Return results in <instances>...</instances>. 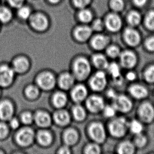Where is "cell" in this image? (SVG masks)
Wrapping results in <instances>:
<instances>
[{
	"mask_svg": "<svg viewBox=\"0 0 154 154\" xmlns=\"http://www.w3.org/2000/svg\"><path fill=\"white\" fill-rule=\"evenodd\" d=\"M35 137V133L32 128L28 126L20 127L15 131L13 142L20 147L26 148L33 144Z\"/></svg>",
	"mask_w": 154,
	"mask_h": 154,
	"instance_id": "6da1fadb",
	"label": "cell"
},
{
	"mask_svg": "<svg viewBox=\"0 0 154 154\" xmlns=\"http://www.w3.org/2000/svg\"><path fill=\"white\" fill-rule=\"evenodd\" d=\"M16 75L10 63H0V88L3 90L11 88L14 83Z\"/></svg>",
	"mask_w": 154,
	"mask_h": 154,
	"instance_id": "7a4b0ae2",
	"label": "cell"
},
{
	"mask_svg": "<svg viewBox=\"0 0 154 154\" xmlns=\"http://www.w3.org/2000/svg\"><path fill=\"white\" fill-rule=\"evenodd\" d=\"M16 105L14 101L10 97L0 99V121L8 122L15 116Z\"/></svg>",
	"mask_w": 154,
	"mask_h": 154,
	"instance_id": "3957f363",
	"label": "cell"
},
{
	"mask_svg": "<svg viewBox=\"0 0 154 154\" xmlns=\"http://www.w3.org/2000/svg\"><path fill=\"white\" fill-rule=\"evenodd\" d=\"M73 68L74 76L79 80L86 79L91 71L90 63L84 57L76 59L74 63Z\"/></svg>",
	"mask_w": 154,
	"mask_h": 154,
	"instance_id": "277c9868",
	"label": "cell"
},
{
	"mask_svg": "<svg viewBox=\"0 0 154 154\" xmlns=\"http://www.w3.org/2000/svg\"><path fill=\"white\" fill-rule=\"evenodd\" d=\"M17 75L26 73L30 66V62L27 57L22 55L14 56L10 63Z\"/></svg>",
	"mask_w": 154,
	"mask_h": 154,
	"instance_id": "5b68a950",
	"label": "cell"
},
{
	"mask_svg": "<svg viewBox=\"0 0 154 154\" xmlns=\"http://www.w3.org/2000/svg\"><path fill=\"white\" fill-rule=\"evenodd\" d=\"M129 124L124 118H117L112 121L109 125L110 134L115 137H121L125 135Z\"/></svg>",
	"mask_w": 154,
	"mask_h": 154,
	"instance_id": "8992f818",
	"label": "cell"
},
{
	"mask_svg": "<svg viewBox=\"0 0 154 154\" xmlns=\"http://www.w3.org/2000/svg\"><path fill=\"white\" fill-rule=\"evenodd\" d=\"M89 133L95 142L101 143L106 139V131L104 126L100 123H94L90 126Z\"/></svg>",
	"mask_w": 154,
	"mask_h": 154,
	"instance_id": "52a82bcc",
	"label": "cell"
},
{
	"mask_svg": "<svg viewBox=\"0 0 154 154\" xmlns=\"http://www.w3.org/2000/svg\"><path fill=\"white\" fill-rule=\"evenodd\" d=\"M36 82L38 86L43 90H50L54 88L56 80L52 73L44 72L38 76Z\"/></svg>",
	"mask_w": 154,
	"mask_h": 154,
	"instance_id": "ba28073f",
	"label": "cell"
},
{
	"mask_svg": "<svg viewBox=\"0 0 154 154\" xmlns=\"http://www.w3.org/2000/svg\"><path fill=\"white\" fill-rule=\"evenodd\" d=\"M112 100V105L116 111L127 112L131 109L133 105L131 100L125 95H116Z\"/></svg>",
	"mask_w": 154,
	"mask_h": 154,
	"instance_id": "9c48e42d",
	"label": "cell"
},
{
	"mask_svg": "<svg viewBox=\"0 0 154 154\" xmlns=\"http://www.w3.org/2000/svg\"><path fill=\"white\" fill-rule=\"evenodd\" d=\"M15 19L14 10L3 2L0 4V23L2 25H9Z\"/></svg>",
	"mask_w": 154,
	"mask_h": 154,
	"instance_id": "30bf717a",
	"label": "cell"
},
{
	"mask_svg": "<svg viewBox=\"0 0 154 154\" xmlns=\"http://www.w3.org/2000/svg\"><path fill=\"white\" fill-rule=\"evenodd\" d=\"M29 22L31 26L38 31H43L48 26V21L46 17L40 13L32 14Z\"/></svg>",
	"mask_w": 154,
	"mask_h": 154,
	"instance_id": "8fae6325",
	"label": "cell"
},
{
	"mask_svg": "<svg viewBox=\"0 0 154 154\" xmlns=\"http://www.w3.org/2000/svg\"><path fill=\"white\" fill-rule=\"evenodd\" d=\"M90 86L95 91H101L104 90L107 84L106 75L103 71H98L91 79Z\"/></svg>",
	"mask_w": 154,
	"mask_h": 154,
	"instance_id": "7c38bea8",
	"label": "cell"
},
{
	"mask_svg": "<svg viewBox=\"0 0 154 154\" xmlns=\"http://www.w3.org/2000/svg\"><path fill=\"white\" fill-rule=\"evenodd\" d=\"M86 106L91 112H98L103 110L105 104L104 100L101 97L93 95L88 98L86 101Z\"/></svg>",
	"mask_w": 154,
	"mask_h": 154,
	"instance_id": "4fadbf2b",
	"label": "cell"
},
{
	"mask_svg": "<svg viewBox=\"0 0 154 154\" xmlns=\"http://www.w3.org/2000/svg\"><path fill=\"white\" fill-rule=\"evenodd\" d=\"M121 63L124 67L131 69L135 66L137 62L135 54L130 51H125L121 53L119 55Z\"/></svg>",
	"mask_w": 154,
	"mask_h": 154,
	"instance_id": "5bb4252c",
	"label": "cell"
},
{
	"mask_svg": "<svg viewBox=\"0 0 154 154\" xmlns=\"http://www.w3.org/2000/svg\"><path fill=\"white\" fill-rule=\"evenodd\" d=\"M140 117L143 121L150 122L154 119V108L152 105L148 103L142 104L139 109Z\"/></svg>",
	"mask_w": 154,
	"mask_h": 154,
	"instance_id": "9a60e30c",
	"label": "cell"
},
{
	"mask_svg": "<svg viewBox=\"0 0 154 154\" xmlns=\"http://www.w3.org/2000/svg\"><path fill=\"white\" fill-rule=\"evenodd\" d=\"M105 23L107 29L112 32L118 31L122 25L120 17L114 13L108 15L106 17Z\"/></svg>",
	"mask_w": 154,
	"mask_h": 154,
	"instance_id": "2e32d148",
	"label": "cell"
},
{
	"mask_svg": "<svg viewBox=\"0 0 154 154\" xmlns=\"http://www.w3.org/2000/svg\"><path fill=\"white\" fill-rule=\"evenodd\" d=\"M88 95V91L86 88L81 84L76 85L73 88L71 93V96L73 100L77 104L83 102Z\"/></svg>",
	"mask_w": 154,
	"mask_h": 154,
	"instance_id": "e0dca14e",
	"label": "cell"
},
{
	"mask_svg": "<svg viewBox=\"0 0 154 154\" xmlns=\"http://www.w3.org/2000/svg\"><path fill=\"white\" fill-rule=\"evenodd\" d=\"M124 37L125 41L131 46H136L140 43V37L136 30L131 28L125 29Z\"/></svg>",
	"mask_w": 154,
	"mask_h": 154,
	"instance_id": "ac0fdd59",
	"label": "cell"
},
{
	"mask_svg": "<svg viewBox=\"0 0 154 154\" xmlns=\"http://www.w3.org/2000/svg\"><path fill=\"white\" fill-rule=\"evenodd\" d=\"M14 13L15 19L21 22L29 21L32 14L31 8L25 4L15 10Z\"/></svg>",
	"mask_w": 154,
	"mask_h": 154,
	"instance_id": "d6986e66",
	"label": "cell"
},
{
	"mask_svg": "<svg viewBox=\"0 0 154 154\" xmlns=\"http://www.w3.org/2000/svg\"><path fill=\"white\" fill-rule=\"evenodd\" d=\"M34 121L41 127H47L51 124V118L48 113L40 111L34 115Z\"/></svg>",
	"mask_w": 154,
	"mask_h": 154,
	"instance_id": "ffe728a7",
	"label": "cell"
},
{
	"mask_svg": "<svg viewBox=\"0 0 154 154\" xmlns=\"http://www.w3.org/2000/svg\"><path fill=\"white\" fill-rule=\"evenodd\" d=\"M92 33V29L90 27L87 26H81L75 29L74 35L78 41L84 42L89 38Z\"/></svg>",
	"mask_w": 154,
	"mask_h": 154,
	"instance_id": "44dd1931",
	"label": "cell"
},
{
	"mask_svg": "<svg viewBox=\"0 0 154 154\" xmlns=\"http://www.w3.org/2000/svg\"><path fill=\"white\" fill-rule=\"evenodd\" d=\"M74 83V76L67 73L63 74L58 80V84L60 88L65 90H69L73 86Z\"/></svg>",
	"mask_w": 154,
	"mask_h": 154,
	"instance_id": "7402d4cb",
	"label": "cell"
},
{
	"mask_svg": "<svg viewBox=\"0 0 154 154\" xmlns=\"http://www.w3.org/2000/svg\"><path fill=\"white\" fill-rule=\"evenodd\" d=\"M54 121L59 125L64 126L68 124L70 122V116L67 112L64 110L57 111L54 113Z\"/></svg>",
	"mask_w": 154,
	"mask_h": 154,
	"instance_id": "603a6c76",
	"label": "cell"
},
{
	"mask_svg": "<svg viewBox=\"0 0 154 154\" xmlns=\"http://www.w3.org/2000/svg\"><path fill=\"white\" fill-rule=\"evenodd\" d=\"M38 143L43 146L50 145L52 142L53 137L51 134L46 130H41L36 135Z\"/></svg>",
	"mask_w": 154,
	"mask_h": 154,
	"instance_id": "cb8c5ba5",
	"label": "cell"
},
{
	"mask_svg": "<svg viewBox=\"0 0 154 154\" xmlns=\"http://www.w3.org/2000/svg\"><path fill=\"white\" fill-rule=\"evenodd\" d=\"M129 92L134 97L137 99L145 98L148 94L147 90L140 85L131 86L129 88Z\"/></svg>",
	"mask_w": 154,
	"mask_h": 154,
	"instance_id": "d4e9b609",
	"label": "cell"
},
{
	"mask_svg": "<svg viewBox=\"0 0 154 154\" xmlns=\"http://www.w3.org/2000/svg\"><path fill=\"white\" fill-rule=\"evenodd\" d=\"M108 42V38L105 36L97 35L92 39V45L95 50H102L106 48Z\"/></svg>",
	"mask_w": 154,
	"mask_h": 154,
	"instance_id": "484cf974",
	"label": "cell"
},
{
	"mask_svg": "<svg viewBox=\"0 0 154 154\" xmlns=\"http://www.w3.org/2000/svg\"><path fill=\"white\" fill-rule=\"evenodd\" d=\"M79 135L77 131L73 128L66 130L64 135V140L67 146L73 145L77 142Z\"/></svg>",
	"mask_w": 154,
	"mask_h": 154,
	"instance_id": "4316f807",
	"label": "cell"
},
{
	"mask_svg": "<svg viewBox=\"0 0 154 154\" xmlns=\"http://www.w3.org/2000/svg\"><path fill=\"white\" fill-rule=\"evenodd\" d=\"M93 62L95 66L100 69H107L108 63L106 57L102 54H95L93 57Z\"/></svg>",
	"mask_w": 154,
	"mask_h": 154,
	"instance_id": "83f0119b",
	"label": "cell"
},
{
	"mask_svg": "<svg viewBox=\"0 0 154 154\" xmlns=\"http://www.w3.org/2000/svg\"><path fill=\"white\" fill-rule=\"evenodd\" d=\"M53 103L57 108H62L66 105L67 100L66 95L63 92H58L53 97Z\"/></svg>",
	"mask_w": 154,
	"mask_h": 154,
	"instance_id": "f1b7e54d",
	"label": "cell"
},
{
	"mask_svg": "<svg viewBox=\"0 0 154 154\" xmlns=\"http://www.w3.org/2000/svg\"><path fill=\"white\" fill-rule=\"evenodd\" d=\"M39 90L36 86L29 85L25 87L24 90V94L28 100H33L38 97L39 95Z\"/></svg>",
	"mask_w": 154,
	"mask_h": 154,
	"instance_id": "f546056e",
	"label": "cell"
},
{
	"mask_svg": "<svg viewBox=\"0 0 154 154\" xmlns=\"http://www.w3.org/2000/svg\"><path fill=\"white\" fill-rule=\"evenodd\" d=\"M12 131L6 122L0 121V141L6 140Z\"/></svg>",
	"mask_w": 154,
	"mask_h": 154,
	"instance_id": "4dcf8cb0",
	"label": "cell"
},
{
	"mask_svg": "<svg viewBox=\"0 0 154 154\" xmlns=\"http://www.w3.org/2000/svg\"><path fill=\"white\" fill-rule=\"evenodd\" d=\"M134 150V145L131 142L127 141L122 143L118 148V152L121 154H133Z\"/></svg>",
	"mask_w": 154,
	"mask_h": 154,
	"instance_id": "1f68e13d",
	"label": "cell"
},
{
	"mask_svg": "<svg viewBox=\"0 0 154 154\" xmlns=\"http://www.w3.org/2000/svg\"><path fill=\"white\" fill-rule=\"evenodd\" d=\"M19 118L21 124L25 126L30 125L34 122V115L29 111L22 112Z\"/></svg>",
	"mask_w": 154,
	"mask_h": 154,
	"instance_id": "d6a6232c",
	"label": "cell"
},
{
	"mask_svg": "<svg viewBox=\"0 0 154 154\" xmlns=\"http://www.w3.org/2000/svg\"><path fill=\"white\" fill-rule=\"evenodd\" d=\"M73 116L75 119L78 121L84 120L86 117V112L84 108L80 105H76L72 109Z\"/></svg>",
	"mask_w": 154,
	"mask_h": 154,
	"instance_id": "836d02e7",
	"label": "cell"
},
{
	"mask_svg": "<svg viewBox=\"0 0 154 154\" xmlns=\"http://www.w3.org/2000/svg\"><path fill=\"white\" fill-rule=\"evenodd\" d=\"M107 69H108V72L110 74V75L112 76V78L115 80L122 78L120 68H119V65L117 64L116 63H112L110 65H108Z\"/></svg>",
	"mask_w": 154,
	"mask_h": 154,
	"instance_id": "e575fe53",
	"label": "cell"
},
{
	"mask_svg": "<svg viewBox=\"0 0 154 154\" xmlns=\"http://www.w3.org/2000/svg\"><path fill=\"white\" fill-rule=\"evenodd\" d=\"M127 20L130 25L132 26H135L140 24L141 21V17L138 13L133 11L128 15Z\"/></svg>",
	"mask_w": 154,
	"mask_h": 154,
	"instance_id": "d590c367",
	"label": "cell"
},
{
	"mask_svg": "<svg viewBox=\"0 0 154 154\" xmlns=\"http://www.w3.org/2000/svg\"><path fill=\"white\" fill-rule=\"evenodd\" d=\"M79 17L80 20L83 22L88 23L92 21L93 15L90 11L86 9H83L79 12Z\"/></svg>",
	"mask_w": 154,
	"mask_h": 154,
	"instance_id": "8d00e7d4",
	"label": "cell"
},
{
	"mask_svg": "<svg viewBox=\"0 0 154 154\" xmlns=\"http://www.w3.org/2000/svg\"><path fill=\"white\" fill-rule=\"evenodd\" d=\"M129 127L131 132L136 135L141 133L143 129L142 124L136 120L132 121L129 124Z\"/></svg>",
	"mask_w": 154,
	"mask_h": 154,
	"instance_id": "74e56055",
	"label": "cell"
},
{
	"mask_svg": "<svg viewBox=\"0 0 154 154\" xmlns=\"http://www.w3.org/2000/svg\"><path fill=\"white\" fill-rule=\"evenodd\" d=\"M9 127L11 129V131H17L19 129L21 126V123L19 117H16L15 116L13 117L9 121L7 122Z\"/></svg>",
	"mask_w": 154,
	"mask_h": 154,
	"instance_id": "f35d334b",
	"label": "cell"
},
{
	"mask_svg": "<svg viewBox=\"0 0 154 154\" xmlns=\"http://www.w3.org/2000/svg\"><path fill=\"white\" fill-rule=\"evenodd\" d=\"M4 3L14 10L25 4V0H3Z\"/></svg>",
	"mask_w": 154,
	"mask_h": 154,
	"instance_id": "ab89813d",
	"label": "cell"
},
{
	"mask_svg": "<svg viewBox=\"0 0 154 154\" xmlns=\"http://www.w3.org/2000/svg\"><path fill=\"white\" fill-rule=\"evenodd\" d=\"M106 52L108 56L113 58L119 57V55L121 54V52L119 48L114 45L109 46Z\"/></svg>",
	"mask_w": 154,
	"mask_h": 154,
	"instance_id": "60d3db41",
	"label": "cell"
},
{
	"mask_svg": "<svg viewBox=\"0 0 154 154\" xmlns=\"http://www.w3.org/2000/svg\"><path fill=\"white\" fill-rule=\"evenodd\" d=\"M85 152L88 154H97L100 152V147L96 144H89L86 146Z\"/></svg>",
	"mask_w": 154,
	"mask_h": 154,
	"instance_id": "b9f144b4",
	"label": "cell"
},
{
	"mask_svg": "<svg viewBox=\"0 0 154 154\" xmlns=\"http://www.w3.org/2000/svg\"><path fill=\"white\" fill-rule=\"evenodd\" d=\"M110 6L114 10L120 11L124 8V3L123 0H111Z\"/></svg>",
	"mask_w": 154,
	"mask_h": 154,
	"instance_id": "7bdbcfd3",
	"label": "cell"
},
{
	"mask_svg": "<svg viewBox=\"0 0 154 154\" xmlns=\"http://www.w3.org/2000/svg\"><path fill=\"white\" fill-rule=\"evenodd\" d=\"M146 138L140 133L136 135L134 140V143L138 147H142L146 144Z\"/></svg>",
	"mask_w": 154,
	"mask_h": 154,
	"instance_id": "ee69618b",
	"label": "cell"
},
{
	"mask_svg": "<svg viewBox=\"0 0 154 154\" xmlns=\"http://www.w3.org/2000/svg\"><path fill=\"white\" fill-rule=\"evenodd\" d=\"M146 25L149 29H154V11H150L147 15Z\"/></svg>",
	"mask_w": 154,
	"mask_h": 154,
	"instance_id": "f6af8a7d",
	"label": "cell"
},
{
	"mask_svg": "<svg viewBox=\"0 0 154 154\" xmlns=\"http://www.w3.org/2000/svg\"><path fill=\"white\" fill-rule=\"evenodd\" d=\"M145 77L147 81L150 83L154 82V66L149 67L145 73Z\"/></svg>",
	"mask_w": 154,
	"mask_h": 154,
	"instance_id": "bcb514c9",
	"label": "cell"
},
{
	"mask_svg": "<svg viewBox=\"0 0 154 154\" xmlns=\"http://www.w3.org/2000/svg\"><path fill=\"white\" fill-rule=\"evenodd\" d=\"M103 110H104V115L108 118L114 116L116 112V110L112 105L105 106Z\"/></svg>",
	"mask_w": 154,
	"mask_h": 154,
	"instance_id": "7dc6e473",
	"label": "cell"
},
{
	"mask_svg": "<svg viewBox=\"0 0 154 154\" xmlns=\"http://www.w3.org/2000/svg\"><path fill=\"white\" fill-rule=\"evenodd\" d=\"M91 0H73L74 4L79 8H83L89 4Z\"/></svg>",
	"mask_w": 154,
	"mask_h": 154,
	"instance_id": "c3c4849f",
	"label": "cell"
},
{
	"mask_svg": "<svg viewBox=\"0 0 154 154\" xmlns=\"http://www.w3.org/2000/svg\"><path fill=\"white\" fill-rule=\"evenodd\" d=\"M103 23L100 20H97L93 24V28L96 31H100L103 29Z\"/></svg>",
	"mask_w": 154,
	"mask_h": 154,
	"instance_id": "681fc988",
	"label": "cell"
},
{
	"mask_svg": "<svg viewBox=\"0 0 154 154\" xmlns=\"http://www.w3.org/2000/svg\"><path fill=\"white\" fill-rule=\"evenodd\" d=\"M145 45L146 48L149 50L152 51H154V37L149 38L148 40L146 41Z\"/></svg>",
	"mask_w": 154,
	"mask_h": 154,
	"instance_id": "f907efd6",
	"label": "cell"
},
{
	"mask_svg": "<svg viewBox=\"0 0 154 154\" xmlns=\"http://www.w3.org/2000/svg\"><path fill=\"white\" fill-rule=\"evenodd\" d=\"M60 154H67L70 153V149L67 146H63L59 149L58 152Z\"/></svg>",
	"mask_w": 154,
	"mask_h": 154,
	"instance_id": "816d5d0a",
	"label": "cell"
},
{
	"mask_svg": "<svg viewBox=\"0 0 154 154\" xmlns=\"http://www.w3.org/2000/svg\"><path fill=\"white\" fill-rule=\"evenodd\" d=\"M134 3L138 6H142L144 5L146 3L147 0H133Z\"/></svg>",
	"mask_w": 154,
	"mask_h": 154,
	"instance_id": "f5cc1de1",
	"label": "cell"
},
{
	"mask_svg": "<svg viewBox=\"0 0 154 154\" xmlns=\"http://www.w3.org/2000/svg\"><path fill=\"white\" fill-rule=\"evenodd\" d=\"M126 77L129 81H133L135 79V74L133 72H129V73H127Z\"/></svg>",
	"mask_w": 154,
	"mask_h": 154,
	"instance_id": "db71d44e",
	"label": "cell"
},
{
	"mask_svg": "<svg viewBox=\"0 0 154 154\" xmlns=\"http://www.w3.org/2000/svg\"><path fill=\"white\" fill-rule=\"evenodd\" d=\"M117 95L116 94V93L114 92V91L112 90H110L108 91L107 92V96L109 97L110 98H114L115 96H116Z\"/></svg>",
	"mask_w": 154,
	"mask_h": 154,
	"instance_id": "11a10c76",
	"label": "cell"
},
{
	"mask_svg": "<svg viewBox=\"0 0 154 154\" xmlns=\"http://www.w3.org/2000/svg\"><path fill=\"white\" fill-rule=\"evenodd\" d=\"M51 3H58L60 0H48Z\"/></svg>",
	"mask_w": 154,
	"mask_h": 154,
	"instance_id": "9f6ffc18",
	"label": "cell"
},
{
	"mask_svg": "<svg viewBox=\"0 0 154 154\" xmlns=\"http://www.w3.org/2000/svg\"><path fill=\"white\" fill-rule=\"evenodd\" d=\"M2 88H0V99L2 98V94H3V92H2Z\"/></svg>",
	"mask_w": 154,
	"mask_h": 154,
	"instance_id": "6f0895ef",
	"label": "cell"
},
{
	"mask_svg": "<svg viewBox=\"0 0 154 154\" xmlns=\"http://www.w3.org/2000/svg\"><path fill=\"white\" fill-rule=\"evenodd\" d=\"M5 152L3 149L0 148V154H5Z\"/></svg>",
	"mask_w": 154,
	"mask_h": 154,
	"instance_id": "680465c9",
	"label": "cell"
},
{
	"mask_svg": "<svg viewBox=\"0 0 154 154\" xmlns=\"http://www.w3.org/2000/svg\"><path fill=\"white\" fill-rule=\"evenodd\" d=\"M3 26L2 25V24L0 23V33L2 31V27H3Z\"/></svg>",
	"mask_w": 154,
	"mask_h": 154,
	"instance_id": "91938a15",
	"label": "cell"
},
{
	"mask_svg": "<svg viewBox=\"0 0 154 154\" xmlns=\"http://www.w3.org/2000/svg\"><path fill=\"white\" fill-rule=\"evenodd\" d=\"M3 2V0H0V4H2Z\"/></svg>",
	"mask_w": 154,
	"mask_h": 154,
	"instance_id": "94428289",
	"label": "cell"
}]
</instances>
